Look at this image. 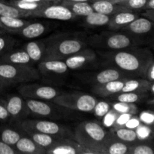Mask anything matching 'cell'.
<instances>
[{"instance_id":"obj_1","label":"cell","mask_w":154,"mask_h":154,"mask_svg":"<svg viewBox=\"0 0 154 154\" xmlns=\"http://www.w3.org/2000/svg\"><path fill=\"white\" fill-rule=\"evenodd\" d=\"M99 54L108 66L123 72L126 78H144L146 71L154 63L153 56L148 48L135 47L118 51H102Z\"/></svg>"},{"instance_id":"obj_2","label":"cell","mask_w":154,"mask_h":154,"mask_svg":"<svg viewBox=\"0 0 154 154\" xmlns=\"http://www.w3.org/2000/svg\"><path fill=\"white\" fill-rule=\"evenodd\" d=\"M114 137L111 131H106L100 124L93 121H84L77 126L74 138L88 153L105 154V149Z\"/></svg>"},{"instance_id":"obj_3","label":"cell","mask_w":154,"mask_h":154,"mask_svg":"<svg viewBox=\"0 0 154 154\" xmlns=\"http://www.w3.org/2000/svg\"><path fill=\"white\" fill-rule=\"evenodd\" d=\"M44 42L45 51L42 60H65L87 48V45L82 38L70 33L55 34Z\"/></svg>"},{"instance_id":"obj_4","label":"cell","mask_w":154,"mask_h":154,"mask_svg":"<svg viewBox=\"0 0 154 154\" xmlns=\"http://www.w3.org/2000/svg\"><path fill=\"white\" fill-rule=\"evenodd\" d=\"M87 43L96 48L118 51L132 48L140 44V40L132 33L104 31L88 37Z\"/></svg>"},{"instance_id":"obj_5","label":"cell","mask_w":154,"mask_h":154,"mask_svg":"<svg viewBox=\"0 0 154 154\" xmlns=\"http://www.w3.org/2000/svg\"><path fill=\"white\" fill-rule=\"evenodd\" d=\"M0 78L11 86L38 81L41 78L34 66L14 65L0 62Z\"/></svg>"},{"instance_id":"obj_6","label":"cell","mask_w":154,"mask_h":154,"mask_svg":"<svg viewBox=\"0 0 154 154\" xmlns=\"http://www.w3.org/2000/svg\"><path fill=\"white\" fill-rule=\"evenodd\" d=\"M17 126L26 132H42L57 138H74V132L69 127L56 122L46 120L25 119L17 123Z\"/></svg>"},{"instance_id":"obj_7","label":"cell","mask_w":154,"mask_h":154,"mask_svg":"<svg viewBox=\"0 0 154 154\" xmlns=\"http://www.w3.org/2000/svg\"><path fill=\"white\" fill-rule=\"evenodd\" d=\"M51 102L72 111L81 112H92L97 99L92 95L81 92L61 93Z\"/></svg>"},{"instance_id":"obj_8","label":"cell","mask_w":154,"mask_h":154,"mask_svg":"<svg viewBox=\"0 0 154 154\" xmlns=\"http://www.w3.org/2000/svg\"><path fill=\"white\" fill-rule=\"evenodd\" d=\"M26 103L29 109L30 113L44 118L60 120L71 117L72 113L66 107L61 106L51 101L36 100L25 99Z\"/></svg>"},{"instance_id":"obj_9","label":"cell","mask_w":154,"mask_h":154,"mask_svg":"<svg viewBox=\"0 0 154 154\" xmlns=\"http://www.w3.org/2000/svg\"><path fill=\"white\" fill-rule=\"evenodd\" d=\"M17 92L24 99L45 101H52L61 93L60 90L51 86L27 83L20 86Z\"/></svg>"},{"instance_id":"obj_10","label":"cell","mask_w":154,"mask_h":154,"mask_svg":"<svg viewBox=\"0 0 154 154\" xmlns=\"http://www.w3.org/2000/svg\"><path fill=\"white\" fill-rule=\"evenodd\" d=\"M37 69L41 77L52 82L64 79L69 70L64 60H42Z\"/></svg>"},{"instance_id":"obj_11","label":"cell","mask_w":154,"mask_h":154,"mask_svg":"<svg viewBox=\"0 0 154 154\" xmlns=\"http://www.w3.org/2000/svg\"><path fill=\"white\" fill-rule=\"evenodd\" d=\"M64 61L69 70L76 71L96 67L98 65V57L93 50L86 48Z\"/></svg>"},{"instance_id":"obj_12","label":"cell","mask_w":154,"mask_h":154,"mask_svg":"<svg viewBox=\"0 0 154 154\" xmlns=\"http://www.w3.org/2000/svg\"><path fill=\"white\" fill-rule=\"evenodd\" d=\"M6 108L10 115V118L17 121V123L26 119L30 114L25 99L17 95H13L8 98L6 101Z\"/></svg>"},{"instance_id":"obj_13","label":"cell","mask_w":154,"mask_h":154,"mask_svg":"<svg viewBox=\"0 0 154 154\" xmlns=\"http://www.w3.org/2000/svg\"><path fill=\"white\" fill-rule=\"evenodd\" d=\"M81 78H84L87 83L96 85L102 84L109 81H116L120 79H127L126 75L115 68H108L105 69L97 73H89L81 75Z\"/></svg>"},{"instance_id":"obj_14","label":"cell","mask_w":154,"mask_h":154,"mask_svg":"<svg viewBox=\"0 0 154 154\" xmlns=\"http://www.w3.org/2000/svg\"><path fill=\"white\" fill-rule=\"evenodd\" d=\"M46 153L85 154L88 153V152L73 138H60L55 145L47 150Z\"/></svg>"},{"instance_id":"obj_15","label":"cell","mask_w":154,"mask_h":154,"mask_svg":"<svg viewBox=\"0 0 154 154\" xmlns=\"http://www.w3.org/2000/svg\"><path fill=\"white\" fill-rule=\"evenodd\" d=\"M69 8L61 4L50 5L42 10L38 15V17H45L51 20L68 21L76 17Z\"/></svg>"},{"instance_id":"obj_16","label":"cell","mask_w":154,"mask_h":154,"mask_svg":"<svg viewBox=\"0 0 154 154\" xmlns=\"http://www.w3.org/2000/svg\"><path fill=\"white\" fill-rule=\"evenodd\" d=\"M30 21L23 18L8 16H0V33L2 34H18L20 30Z\"/></svg>"},{"instance_id":"obj_17","label":"cell","mask_w":154,"mask_h":154,"mask_svg":"<svg viewBox=\"0 0 154 154\" xmlns=\"http://www.w3.org/2000/svg\"><path fill=\"white\" fill-rule=\"evenodd\" d=\"M127 79H120L109 81L102 84H96L93 87V92L101 97H109L120 93Z\"/></svg>"},{"instance_id":"obj_18","label":"cell","mask_w":154,"mask_h":154,"mask_svg":"<svg viewBox=\"0 0 154 154\" xmlns=\"http://www.w3.org/2000/svg\"><path fill=\"white\" fill-rule=\"evenodd\" d=\"M0 62L14 65L34 66V63L24 49L11 50L0 57Z\"/></svg>"},{"instance_id":"obj_19","label":"cell","mask_w":154,"mask_h":154,"mask_svg":"<svg viewBox=\"0 0 154 154\" xmlns=\"http://www.w3.org/2000/svg\"><path fill=\"white\" fill-rule=\"evenodd\" d=\"M138 17V15L132 11L117 12L111 16L110 21L108 23V27L114 30L120 29Z\"/></svg>"},{"instance_id":"obj_20","label":"cell","mask_w":154,"mask_h":154,"mask_svg":"<svg viewBox=\"0 0 154 154\" xmlns=\"http://www.w3.org/2000/svg\"><path fill=\"white\" fill-rule=\"evenodd\" d=\"M90 5L94 11L108 15V16H111V15L120 11H131L125 6L121 5L114 4L108 0H96V1L90 3Z\"/></svg>"},{"instance_id":"obj_21","label":"cell","mask_w":154,"mask_h":154,"mask_svg":"<svg viewBox=\"0 0 154 154\" xmlns=\"http://www.w3.org/2000/svg\"><path fill=\"white\" fill-rule=\"evenodd\" d=\"M19 153L26 154H45L46 149L38 145L31 138L21 137L14 146Z\"/></svg>"},{"instance_id":"obj_22","label":"cell","mask_w":154,"mask_h":154,"mask_svg":"<svg viewBox=\"0 0 154 154\" xmlns=\"http://www.w3.org/2000/svg\"><path fill=\"white\" fill-rule=\"evenodd\" d=\"M153 28V21L146 17H138L123 27L122 29L133 35L148 33Z\"/></svg>"},{"instance_id":"obj_23","label":"cell","mask_w":154,"mask_h":154,"mask_svg":"<svg viewBox=\"0 0 154 154\" xmlns=\"http://www.w3.org/2000/svg\"><path fill=\"white\" fill-rule=\"evenodd\" d=\"M60 4L69 8L76 16L86 17L94 11L90 3L87 2H73L69 1V0H62Z\"/></svg>"},{"instance_id":"obj_24","label":"cell","mask_w":154,"mask_h":154,"mask_svg":"<svg viewBox=\"0 0 154 154\" xmlns=\"http://www.w3.org/2000/svg\"><path fill=\"white\" fill-rule=\"evenodd\" d=\"M23 49L29 56L33 63L42 61L45 51V45L44 41H32L26 44Z\"/></svg>"},{"instance_id":"obj_25","label":"cell","mask_w":154,"mask_h":154,"mask_svg":"<svg viewBox=\"0 0 154 154\" xmlns=\"http://www.w3.org/2000/svg\"><path fill=\"white\" fill-rule=\"evenodd\" d=\"M153 83L144 79L126 80L121 92H135L138 93H147L150 91V86Z\"/></svg>"},{"instance_id":"obj_26","label":"cell","mask_w":154,"mask_h":154,"mask_svg":"<svg viewBox=\"0 0 154 154\" xmlns=\"http://www.w3.org/2000/svg\"><path fill=\"white\" fill-rule=\"evenodd\" d=\"M8 3L20 10L33 12L35 17H38V14L47 6L52 5L49 2H24L20 0H10Z\"/></svg>"},{"instance_id":"obj_27","label":"cell","mask_w":154,"mask_h":154,"mask_svg":"<svg viewBox=\"0 0 154 154\" xmlns=\"http://www.w3.org/2000/svg\"><path fill=\"white\" fill-rule=\"evenodd\" d=\"M47 27L42 23H32L30 21L28 24L23 27L18 35L26 38H35L42 35L46 32Z\"/></svg>"},{"instance_id":"obj_28","label":"cell","mask_w":154,"mask_h":154,"mask_svg":"<svg viewBox=\"0 0 154 154\" xmlns=\"http://www.w3.org/2000/svg\"><path fill=\"white\" fill-rule=\"evenodd\" d=\"M0 16L24 18L35 17V14L33 12L20 10L5 1H0Z\"/></svg>"},{"instance_id":"obj_29","label":"cell","mask_w":154,"mask_h":154,"mask_svg":"<svg viewBox=\"0 0 154 154\" xmlns=\"http://www.w3.org/2000/svg\"><path fill=\"white\" fill-rule=\"evenodd\" d=\"M114 136L117 139L129 144V145H133L137 144V141H139L135 129H129L126 127L119 128V129H113L111 130Z\"/></svg>"},{"instance_id":"obj_30","label":"cell","mask_w":154,"mask_h":154,"mask_svg":"<svg viewBox=\"0 0 154 154\" xmlns=\"http://www.w3.org/2000/svg\"><path fill=\"white\" fill-rule=\"evenodd\" d=\"M27 134L38 145L46 149V150L55 145L59 138H60L42 132H28Z\"/></svg>"},{"instance_id":"obj_31","label":"cell","mask_w":154,"mask_h":154,"mask_svg":"<svg viewBox=\"0 0 154 154\" xmlns=\"http://www.w3.org/2000/svg\"><path fill=\"white\" fill-rule=\"evenodd\" d=\"M130 146L114 135L105 149V154H129Z\"/></svg>"},{"instance_id":"obj_32","label":"cell","mask_w":154,"mask_h":154,"mask_svg":"<svg viewBox=\"0 0 154 154\" xmlns=\"http://www.w3.org/2000/svg\"><path fill=\"white\" fill-rule=\"evenodd\" d=\"M147 93H138L135 92H120L117 94L109 96V98L117 102L126 103H135L143 100Z\"/></svg>"},{"instance_id":"obj_33","label":"cell","mask_w":154,"mask_h":154,"mask_svg":"<svg viewBox=\"0 0 154 154\" xmlns=\"http://www.w3.org/2000/svg\"><path fill=\"white\" fill-rule=\"evenodd\" d=\"M111 16L93 11L85 17V23L90 26H102L108 25Z\"/></svg>"},{"instance_id":"obj_34","label":"cell","mask_w":154,"mask_h":154,"mask_svg":"<svg viewBox=\"0 0 154 154\" xmlns=\"http://www.w3.org/2000/svg\"><path fill=\"white\" fill-rule=\"evenodd\" d=\"M20 138V134L11 128H4L0 131V140L14 147Z\"/></svg>"},{"instance_id":"obj_35","label":"cell","mask_w":154,"mask_h":154,"mask_svg":"<svg viewBox=\"0 0 154 154\" xmlns=\"http://www.w3.org/2000/svg\"><path fill=\"white\" fill-rule=\"evenodd\" d=\"M16 40L8 34L0 33V57L13 49Z\"/></svg>"},{"instance_id":"obj_36","label":"cell","mask_w":154,"mask_h":154,"mask_svg":"<svg viewBox=\"0 0 154 154\" xmlns=\"http://www.w3.org/2000/svg\"><path fill=\"white\" fill-rule=\"evenodd\" d=\"M113 108L117 111L119 114L128 113L131 114H135L138 112V108L134 103H126V102H117L113 105Z\"/></svg>"},{"instance_id":"obj_37","label":"cell","mask_w":154,"mask_h":154,"mask_svg":"<svg viewBox=\"0 0 154 154\" xmlns=\"http://www.w3.org/2000/svg\"><path fill=\"white\" fill-rule=\"evenodd\" d=\"M154 151L147 144H135L130 146L129 154H153Z\"/></svg>"},{"instance_id":"obj_38","label":"cell","mask_w":154,"mask_h":154,"mask_svg":"<svg viewBox=\"0 0 154 154\" xmlns=\"http://www.w3.org/2000/svg\"><path fill=\"white\" fill-rule=\"evenodd\" d=\"M148 0H125L121 3V5L125 6L131 11L144 9Z\"/></svg>"},{"instance_id":"obj_39","label":"cell","mask_w":154,"mask_h":154,"mask_svg":"<svg viewBox=\"0 0 154 154\" xmlns=\"http://www.w3.org/2000/svg\"><path fill=\"white\" fill-rule=\"evenodd\" d=\"M110 109H111V106L108 102H103V101H102V102H98L97 101L93 111H94L96 116L99 117H103Z\"/></svg>"},{"instance_id":"obj_40","label":"cell","mask_w":154,"mask_h":154,"mask_svg":"<svg viewBox=\"0 0 154 154\" xmlns=\"http://www.w3.org/2000/svg\"><path fill=\"white\" fill-rule=\"evenodd\" d=\"M132 114L128 113H123L120 114L117 117L116 120L113 124V129H119V128L125 127V125L127 123L128 120L132 117Z\"/></svg>"},{"instance_id":"obj_41","label":"cell","mask_w":154,"mask_h":154,"mask_svg":"<svg viewBox=\"0 0 154 154\" xmlns=\"http://www.w3.org/2000/svg\"><path fill=\"white\" fill-rule=\"evenodd\" d=\"M137 135L139 140H145L150 137L151 134V129L147 125L140 124L135 129Z\"/></svg>"},{"instance_id":"obj_42","label":"cell","mask_w":154,"mask_h":154,"mask_svg":"<svg viewBox=\"0 0 154 154\" xmlns=\"http://www.w3.org/2000/svg\"><path fill=\"white\" fill-rule=\"evenodd\" d=\"M119 113L117 112L116 110H114V108L112 109H110L108 111V112L104 116V124H105V126H108V127H110V126H112L113 124H114V121L116 120L117 117H118Z\"/></svg>"},{"instance_id":"obj_43","label":"cell","mask_w":154,"mask_h":154,"mask_svg":"<svg viewBox=\"0 0 154 154\" xmlns=\"http://www.w3.org/2000/svg\"><path fill=\"white\" fill-rule=\"evenodd\" d=\"M139 120L144 124L150 126V125H152L153 123L154 116L153 113L150 112V111H144L140 115Z\"/></svg>"},{"instance_id":"obj_44","label":"cell","mask_w":154,"mask_h":154,"mask_svg":"<svg viewBox=\"0 0 154 154\" xmlns=\"http://www.w3.org/2000/svg\"><path fill=\"white\" fill-rule=\"evenodd\" d=\"M19 153L15 147L3 142L0 140V154H16Z\"/></svg>"},{"instance_id":"obj_45","label":"cell","mask_w":154,"mask_h":154,"mask_svg":"<svg viewBox=\"0 0 154 154\" xmlns=\"http://www.w3.org/2000/svg\"><path fill=\"white\" fill-rule=\"evenodd\" d=\"M10 118L7 108H6V102L0 99V120H7Z\"/></svg>"},{"instance_id":"obj_46","label":"cell","mask_w":154,"mask_h":154,"mask_svg":"<svg viewBox=\"0 0 154 154\" xmlns=\"http://www.w3.org/2000/svg\"><path fill=\"white\" fill-rule=\"evenodd\" d=\"M140 124H141V121H140L139 119H138V117H135L132 116V117L128 120L127 123H126L125 127L129 128V129H135Z\"/></svg>"},{"instance_id":"obj_47","label":"cell","mask_w":154,"mask_h":154,"mask_svg":"<svg viewBox=\"0 0 154 154\" xmlns=\"http://www.w3.org/2000/svg\"><path fill=\"white\" fill-rule=\"evenodd\" d=\"M144 79L147 80L150 82L153 83L154 81V63H151L148 69L146 71L145 75H144Z\"/></svg>"},{"instance_id":"obj_48","label":"cell","mask_w":154,"mask_h":154,"mask_svg":"<svg viewBox=\"0 0 154 154\" xmlns=\"http://www.w3.org/2000/svg\"><path fill=\"white\" fill-rule=\"evenodd\" d=\"M144 10H154V0H148L144 6Z\"/></svg>"},{"instance_id":"obj_49","label":"cell","mask_w":154,"mask_h":154,"mask_svg":"<svg viewBox=\"0 0 154 154\" xmlns=\"http://www.w3.org/2000/svg\"><path fill=\"white\" fill-rule=\"evenodd\" d=\"M10 84H8V83L5 82L4 81H2V80L0 78V92L3 91L4 90H5L7 87H10Z\"/></svg>"},{"instance_id":"obj_50","label":"cell","mask_w":154,"mask_h":154,"mask_svg":"<svg viewBox=\"0 0 154 154\" xmlns=\"http://www.w3.org/2000/svg\"><path fill=\"white\" fill-rule=\"evenodd\" d=\"M45 1L51 3V4L52 5H54V4H60V2H61L62 0H45Z\"/></svg>"},{"instance_id":"obj_51","label":"cell","mask_w":154,"mask_h":154,"mask_svg":"<svg viewBox=\"0 0 154 154\" xmlns=\"http://www.w3.org/2000/svg\"><path fill=\"white\" fill-rule=\"evenodd\" d=\"M20 1L24 2H48L45 1V0H20Z\"/></svg>"},{"instance_id":"obj_52","label":"cell","mask_w":154,"mask_h":154,"mask_svg":"<svg viewBox=\"0 0 154 154\" xmlns=\"http://www.w3.org/2000/svg\"><path fill=\"white\" fill-rule=\"evenodd\" d=\"M108 1L114 3V4H117V5H120L123 2H124L125 0H108Z\"/></svg>"},{"instance_id":"obj_53","label":"cell","mask_w":154,"mask_h":154,"mask_svg":"<svg viewBox=\"0 0 154 154\" xmlns=\"http://www.w3.org/2000/svg\"><path fill=\"white\" fill-rule=\"evenodd\" d=\"M69 1H73V2H87L91 3L93 0H69Z\"/></svg>"},{"instance_id":"obj_54","label":"cell","mask_w":154,"mask_h":154,"mask_svg":"<svg viewBox=\"0 0 154 154\" xmlns=\"http://www.w3.org/2000/svg\"><path fill=\"white\" fill-rule=\"evenodd\" d=\"M0 1H5V0H0Z\"/></svg>"}]
</instances>
